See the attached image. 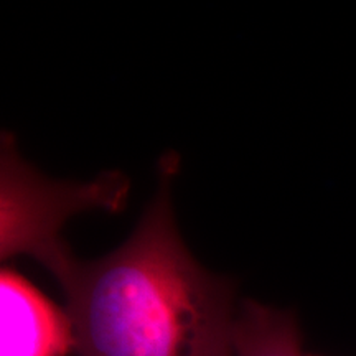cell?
<instances>
[{
    "label": "cell",
    "mask_w": 356,
    "mask_h": 356,
    "mask_svg": "<svg viewBox=\"0 0 356 356\" xmlns=\"http://www.w3.org/2000/svg\"><path fill=\"white\" fill-rule=\"evenodd\" d=\"M231 356H307L293 314L244 300L236 314Z\"/></svg>",
    "instance_id": "obj_4"
},
{
    "label": "cell",
    "mask_w": 356,
    "mask_h": 356,
    "mask_svg": "<svg viewBox=\"0 0 356 356\" xmlns=\"http://www.w3.org/2000/svg\"><path fill=\"white\" fill-rule=\"evenodd\" d=\"M177 159L160 163L157 193L122 246L51 270L78 356H231L233 286L203 269L172 210Z\"/></svg>",
    "instance_id": "obj_1"
},
{
    "label": "cell",
    "mask_w": 356,
    "mask_h": 356,
    "mask_svg": "<svg viewBox=\"0 0 356 356\" xmlns=\"http://www.w3.org/2000/svg\"><path fill=\"white\" fill-rule=\"evenodd\" d=\"M47 184L48 178L22 159L12 137L0 136V254L32 231Z\"/></svg>",
    "instance_id": "obj_3"
},
{
    "label": "cell",
    "mask_w": 356,
    "mask_h": 356,
    "mask_svg": "<svg viewBox=\"0 0 356 356\" xmlns=\"http://www.w3.org/2000/svg\"><path fill=\"white\" fill-rule=\"evenodd\" d=\"M71 346L66 314L25 279L0 273V356H65Z\"/></svg>",
    "instance_id": "obj_2"
},
{
    "label": "cell",
    "mask_w": 356,
    "mask_h": 356,
    "mask_svg": "<svg viewBox=\"0 0 356 356\" xmlns=\"http://www.w3.org/2000/svg\"><path fill=\"white\" fill-rule=\"evenodd\" d=\"M307 356H310V355H307Z\"/></svg>",
    "instance_id": "obj_5"
}]
</instances>
